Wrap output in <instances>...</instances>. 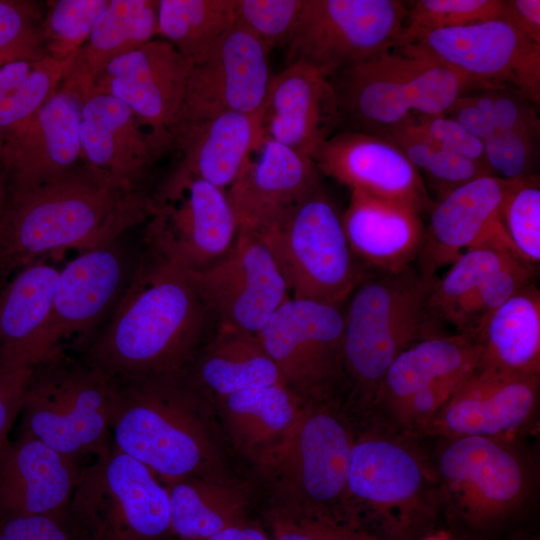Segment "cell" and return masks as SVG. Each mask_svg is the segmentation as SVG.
<instances>
[{"label":"cell","mask_w":540,"mask_h":540,"mask_svg":"<svg viewBox=\"0 0 540 540\" xmlns=\"http://www.w3.org/2000/svg\"><path fill=\"white\" fill-rule=\"evenodd\" d=\"M143 247L124 297L81 349L113 378L183 372L217 327L188 271Z\"/></svg>","instance_id":"1"},{"label":"cell","mask_w":540,"mask_h":540,"mask_svg":"<svg viewBox=\"0 0 540 540\" xmlns=\"http://www.w3.org/2000/svg\"><path fill=\"white\" fill-rule=\"evenodd\" d=\"M152 197L82 162L37 187L14 192L0 220V276L59 252L109 241L149 219Z\"/></svg>","instance_id":"2"},{"label":"cell","mask_w":540,"mask_h":540,"mask_svg":"<svg viewBox=\"0 0 540 540\" xmlns=\"http://www.w3.org/2000/svg\"><path fill=\"white\" fill-rule=\"evenodd\" d=\"M114 379L112 444L166 483L212 477L209 396L186 372Z\"/></svg>","instance_id":"3"},{"label":"cell","mask_w":540,"mask_h":540,"mask_svg":"<svg viewBox=\"0 0 540 540\" xmlns=\"http://www.w3.org/2000/svg\"><path fill=\"white\" fill-rule=\"evenodd\" d=\"M442 505L433 463L415 438L377 423L355 436L346 495L352 522L383 540H416Z\"/></svg>","instance_id":"4"},{"label":"cell","mask_w":540,"mask_h":540,"mask_svg":"<svg viewBox=\"0 0 540 540\" xmlns=\"http://www.w3.org/2000/svg\"><path fill=\"white\" fill-rule=\"evenodd\" d=\"M436 279L411 266L396 272L366 268L347 299L343 386L364 413L392 362L427 337L428 298Z\"/></svg>","instance_id":"5"},{"label":"cell","mask_w":540,"mask_h":540,"mask_svg":"<svg viewBox=\"0 0 540 540\" xmlns=\"http://www.w3.org/2000/svg\"><path fill=\"white\" fill-rule=\"evenodd\" d=\"M341 120L385 136L419 117L445 114L470 90L487 89L412 44L393 47L329 77Z\"/></svg>","instance_id":"6"},{"label":"cell","mask_w":540,"mask_h":540,"mask_svg":"<svg viewBox=\"0 0 540 540\" xmlns=\"http://www.w3.org/2000/svg\"><path fill=\"white\" fill-rule=\"evenodd\" d=\"M115 379L65 351L35 368L20 414V435L35 438L82 464L112 446Z\"/></svg>","instance_id":"7"},{"label":"cell","mask_w":540,"mask_h":540,"mask_svg":"<svg viewBox=\"0 0 540 540\" xmlns=\"http://www.w3.org/2000/svg\"><path fill=\"white\" fill-rule=\"evenodd\" d=\"M329 402L307 400L289 431L259 459L289 495V507L352 522L346 495L355 435Z\"/></svg>","instance_id":"8"},{"label":"cell","mask_w":540,"mask_h":540,"mask_svg":"<svg viewBox=\"0 0 540 540\" xmlns=\"http://www.w3.org/2000/svg\"><path fill=\"white\" fill-rule=\"evenodd\" d=\"M439 440L432 463L442 502L465 522L486 527L511 516L528 501L535 469L518 438Z\"/></svg>","instance_id":"9"},{"label":"cell","mask_w":540,"mask_h":540,"mask_svg":"<svg viewBox=\"0 0 540 540\" xmlns=\"http://www.w3.org/2000/svg\"><path fill=\"white\" fill-rule=\"evenodd\" d=\"M256 236L272 254L292 298L343 307L366 270L350 248L342 216L321 188Z\"/></svg>","instance_id":"10"},{"label":"cell","mask_w":540,"mask_h":540,"mask_svg":"<svg viewBox=\"0 0 540 540\" xmlns=\"http://www.w3.org/2000/svg\"><path fill=\"white\" fill-rule=\"evenodd\" d=\"M155 476L112 444L84 466L69 510L90 540H167L168 490Z\"/></svg>","instance_id":"11"},{"label":"cell","mask_w":540,"mask_h":540,"mask_svg":"<svg viewBox=\"0 0 540 540\" xmlns=\"http://www.w3.org/2000/svg\"><path fill=\"white\" fill-rule=\"evenodd\" d=\"M481 349L465 333L430 335L389 366L368 411L374 423L417 438L420 430L478 368Z\"/></svg>","instance_id":"12"},{"label":"cell","mask_w":540,"mask_h":540,"mask_svg":"<svg viewBox=\"0 0 540 540\" xmlns=\"http://www.w3.org/2000/svg\"><path fill=\"white\" fill-rule=\"evenodd\" d=\"M406 17L407 2L398 0H304L286 65L331 77L399 46Z\"/></svg>","instance_id":"13"},{"label":"cell","mask_w":540,"mask_h":540,"mask_svg":"<svg viewBox=\"0 0 540 540\" xmlns=\"http://www.w3.org/2000/svg\"><path fill=\"white\" fill-rule=\"evenodd\" d=\"M152 200L143 244L163 259L198 271L233 247L239 228L225 189L177 165Z\"/></svg>","instance_id":"14"},{"label":"cell","mask_w":540,"mask_h":540,"mask_svg":"<svg viewBox=\"0 0 540 540\" xmlns=\"http://www.w3.org/2000/svg\"><path fill=\"white\" fill-rule=\"evenodd\" d=\"M128 232L79 251L60 267L43 341L45 359L65 351L69 341L82 348L117 308L143 251Z\"/></svg>","instance_id":"15"},{"label":"cell","mask_w":540,"mask_h":540,"mask_svg":"<svg viewBox=\"0 0 540 540\" xmlns=\"http://www.w3.org/2000/svg\"><path fill=\"white\" fill-rule=\"evenodd\" d=\"M343 307L289 298L257 335L283 383L304 399L331 400L343 386Z\"/></svg>","instance_id":"16"},{"label":"cell","mask_w":540,"mask_h":540,"mask_svg":"<svg viewBox=\"0 0 540 540\" xmlns=\"http://www.w3.org/2000/svg\"><path fill=\"white\" fill-rule=\"evenodd\" d=\"M411 44L487 89L510 90L539 106L540 45L504 20L430 31Z\"/></svg>","instance_id":"17"},{"label":"cell","mask_w":540,"mask_h":540,"mask_svg":"<svg viewBox=\"0 0 540 540\" xmlns=\"http://www.w3.org/2000/svg\"><path fill=\"white\" fill-rule=\"evenodd\" d=\"M81 102L82 79L70 59L54 96L3 136L1 157L10 195L58 178L83 162L79 138Z\"/></svg>","instance_id":"18"},{"label":"cell","mask_w":540,"mask_h":540,"mask_svg":"<svg viewBox=\"0 0 540 540\" xmlns=\"http://www.w3.org/2000/svg\"><path fill=\"white\" fill-rule=\"evenodd\" d=\"M74 68L82 79L79 138L83 162L124 186L144 190L154 164L171 149L169 131L153 127L119 99L97 91L89 76Z\"/></svg>","instance_id":"19"},{"label":"cell","mask_w":540,"mask_h":540,"mask_svg":"<svg viewBox=\"0 0 540 540\" xmlns=\"http://www.w3.org/2000/svg\"><path fill=\"white\" fill-rule=\"evenodd\" d=\"M188 273L219 325L257 333L291 298L269 249L248 232H238L233 247L222 259Z\"/></svg>","instance_id":"20"},{"label":"cell","mask_w":540,"mask_h":540,"mask_svg":"<svg viewBox=\"0 0 540 540\" xmlns=\"http://www.w3.org/2000/svg\"><path fill=\"white\" fill-rule=\"evenodd\" d=\"M540 375L477 368L420 430L417 439L518 438L534 423Z\"/></svg>","instance_id":"21"},{"label":"cell","mask_w":540,"mask_h":540,"mask_svg":"<svg viewBox=\"0 0 540 540\" xmlns=\"http://www.w3.org/2000/svg\"><path fill=\"white\" fill-rule=\"evenodd\" d=\"M269 52L238 22L192 65L177 116L222 111L260 114L273 74Z\"/></svg>","instance_id":"22"},{"label":"cell","mask_w":540,"mask_h":540,"mask_svg":"<svg viewBox=\"0 0 540 540\" xmlns=\"http://www.w3.org/2000/svg\"><path fill=\"white\" fill-rule=\"evenodd\" d=\"M314 159L263 138L226 190L239 231L260 234L320 189Z\"/></svg>","instance_id":"23"},{"label":"cell","mask_w":540,"mask_h":540,"mask_svg":"<svg viewBox=\"0 0 540 540\" xmlns=\"http://www.w3.org/2000/svg\"><path fill=\"white\" fill-rule=\"evenodd\" d=\"M320 173L378 198L430 211L434 201L404 152L386 137L355 130L333 134L313 157Z\"/></svg>","instance_id":"24"},{"label":"cell","mask_w":540,"mask_h":540,"mask_svg":"<svg viewBox=\"0 0 540 540\" xmlns=\"http://www.w3.org/2000/svg\"><path fill=\"white\" fill-rule=\"evenodd\" d=\"M191 67L169 42L153 39L107 63L92 85L153 127L169 131L182 107Z\"/></svg>","instance_id":"25"},{"label":"cell","mask_w":540,"mask_h":540,"mask_svg":"<svg viewBox=\"0 0 540 540\" xmlns=\"http://www.w3.org/2000/svg\"><path fill=\"white\" fill-rule=\"evenodd\" d=\"M508 183L495 175L480 176L434 203L417 257L423 276L434 278L439 268L488 239L508 237L500 218Z\"/></svg>","instance_id":"26"},{"label":"cell","mask_w":540,"mask_h":540,"mask_svg":"<svg viewBox=\"0 0 540 540\" xmlns=\"http://www.w3.org/2000/svg\"><path fill=\"white\" fill-rule=\"evenodd\" d=\"M260 120L264 138L313 158L341 121L329 77L286 65L272 76Z\"/></svg>","instance_id":"27"},{"label":"cell","mask_w":540,"mask_h":540,"mask_svg":"<svg viewBox=\"0 0 540 540\" xmlns=\"http://www.w3.org/2000/svg\"><path fill=\"white\" fill-rule=\"evenodd\" d=\"M84 466L19 435L0 452V520L69 508Z\"/></svg>","instance_id":"28"},{"label":"cell","mask_w":540,"mask_h":540,"mask_svg":"<svg viewBox=\"0 0 540 540\" xmlns=\"http://www.w3.org/2000/svg\"><path fill=\"white\" fill-rule=\"evenodd\" d=\"M169 133L178 165L225 190L264 138L260 114L236 111L177 116Z\"/></svg>","instance_id":"29"},{"label":"cell","mask_w":540,"mask_h":540,"mask_svg":"<svg viewBox=\"0 0 540 540\" xmlns=\"http://www.w3.org/2000/svg\"><path fill=\"white\" fill-rule=\"evenodd\" d=\"M342 223L365 268L396 272L417 260L425 226L421 213L410 206L352 190Z\"/></svg>","instance_id":"30"},{"label":"cell","mask_w":540,"mask_h":540,"mask_svg":"<svg viewBox=\"0 0 540 540\" xmlns=\"http://www.w3.org/2000/svg\"><path fill=\"white\" fill-rule=\"evenodd\" d=\"M53 259L20 268L0 289V366H36L45 360L43 341L60 269Z\"/></svg>","instance_id":"31"},{"label":"cell","mask_w":540,"mask_h":540,"mask_svg":"<svg viewBox=\"0 0 540 540\" xmlns=\"http://www.w3.org/2000/svg\"><path fill=\"white\" fill-rule=\"evenodd\" d=\"M185 372L215 397L283 382L257 333L219 324Z\"/></svg>","instance_id":"32"},{"label":"cell","mask_w":540,"mask_h":540,"mask_svg":"<svg viewBox=\"0 0 540 540\" xmlns=\"http://www.w3.org/2000/svg\"><path fill=\"white\" fill-rule=\"evenodd\" d=\"M479 368L540 375V292L531 282L494 310L471 335Z\"/></svg>","instance_id":"33"},{"label":"cell","mask_w":540,"mask_h":540,"mask_svg":"<svg viewBox=\"0 0 540 540\" xmlns=\"http://www.w3.org/2000/svg\"><path fill=\"white\" fill-rule=\"evenodd\" d=\"M216 398L237 446L257 455L284 437L307 401L283 382Z\"/></svg>","instance_id":"34"},{"label":"cell","mask_w":540,"mask_h":540,"mask_svg":"<svg viewBox=\"0 0 540 540\" xmlns=\"http://www.w3.org/2000/svg\"><path fill=\"white\" fill-rule=\"evenodd\" d=\"M170 526L180 540H207L246 522V500L212 477H188L167 483Z\"/></svg>","instance_id":"35"},{"label":"cell","mask_w":540,"mask_h":540,"mask_svg":"<svg viewBox=\"0 0 540 540\" xmlns=\"http://www.w3.org/2000/svg\"><path fill=\"white\" fill-rule=\"evenodd\" d=\"M157 4L155 0H108L88 40L73 54L74 64L92 81L111 60L155 39Z\"/></svg>","instance_id":"36"},{"label":"cell","mask_w":540,"mask_h":540,"mask_svg":"<svg viewBox=\"0 0 540 540\" xmlns=\"http://www.w3.org/2000/svg\"><path fill=\"white\" fill-rule=\"evenodd\" d=\"M236 22V0H158L157 35L191 66Z\"/></svg>","instance_id":"37"},{"label":"cell","mask_w":540,"mask_h":540,"mask_svg":"<svg viewBox=\"0 0 540 540\" xmlns=\"http://www.w3.org/2000/svg\"><path fill=\"white\" fill-rule=\"evenodd\" d=\"M71 56L65 60L51 56L19 60L0 67V129L3 136L54 96Z\"/></svg>","instance_id":"38"},{"label":"cell","mask_w":540,"mask_h":540,"mask_svg":"<svg viewBox=\"0 0 540 540\" xmlns=\"http://www.w3.org/2000/svg\"><path fill=\"white\" fill-rule=\"evenodd\" d=\"M517 258L522 259L506 237H494L464 251L445 276L436 279L428 298L430 317L446 321L492 273Z\"/></svg>","instance_id":"39"},{"label":"cell","mask_w":540,"mask_h":540,"mask_svg":"<svg viewBox=\"0 0 540 540\" xmlns=\"http://www.w3.org/2000/svg\"><path fill=\"white\" fill-rule=\"evenodd\" d=\"M383 137L407 156L438 200L455 188L484 175L487 169L451 150L424 132L415 121Z\"/></svg>","instance_id":"40"},{"label":"cell","mask_w":540,"mask_h":540,"mask_svg":"<svg viewBox=\"0 0 540 540\" xmlns=\"http://www.w3.org/2000/svg\"><path fill=\"white\" fill-rule=\"evenodd\" d=\"M504 0H417L407 2L401 45L430 31L503 20Z\"/></svg>","instance_id":"41"},{"label":"cell","mask_w":540,"mask_h":540,"mask_svg":"<svg viewBox=\"0 0 540 540\" xmlns=\"http://www.w3.org/2000/svg\"><path fill=\"white\" fill-rule=\"evenodd\" d=\"M504 230L518 255L535 267L540 260V185L531 174L509 180L500 206Z\"/></svg>","instance_id":"42"},{"label":"cell","mask_w":540,"mask_h":540,"mask_svg":"<svg viewBox=\"0 0 540 540\" xmlns=\"http://www.w3.org/2000/svg\"><path fill=\"white\" fill-rule=\"evenodd\" d=\"M534 267L517 258L492 273L447 318L458 333L473 335L484 320L512 295L533 282Z\"/></svg>","instance_id":"43"},{"label":"cell","mask_w":540,"mask_h":540,"mask_svg":"<svg viewBox=\"0 0 540 540\" xmlns=\"http://www.w3.org/2000/svg\"><path fill=\"white\" fill-rule=\"evenodd\" d=\"M44 14L45 2L0 0V67L48 56Z\"/></svg>","instance_id":"44"},{"label":"cell","mask_w":540,"mask_h":540,"mask_svg":"<svg viewBox=\"0 0 540 540\" xmlns=\"http://www.w3.org/2000/svg\"><path fill=\"white\" fill-rule=\"evenodd\" d=\"M108 0H53L45 2L44 39L48 56L68 59L88 40Z\"/></svg>","instance_id":"45"},{"label":"cell","mask_w":540,"mask_h":540,"mask_svg":"<svg viewBox=\"0 0 540 540\" xmlns=\"http://www.w3.org/2000/svg\"><path fill=\"white\" fill-rule=\"evenodd\" d=\"M269 521L271 540H383L358 524L289 506L273 510Z\"/></svg>","instance_id":"46"},{"label":"cell","mask_w":540,"mask_h":540,"mask_svg":"<svg viewBox=\"0 0 540 540\" xmlns=\"http://www.w3.org/2000/svg\"><path fill=\"white\" fill-rule=\"evenodd\" d=\"M304 0H236V22L250 31L270 53L292 36Z\"/></svg>","instance_id":"47"},{"label":"cell","mask_w":540,"mask_h":540,"mask_svg":"<svg viewBox=\"0 0 540 540\" xmlns=\"http://www.w3.org/2000/svg\"><path fill=\"white\" fill-rule=\"evenodd\" d=\"M538 142L539 137L492 125L482 141L490 171L507 180L533 174Z\"/></svg>","instance_id":"48"},{"label":"cell","mask_w":540,"mask_h":540,"mask_svg":"<svg viewBox=\"0 0 540 540\" xmlns=\"http://www.w3.org/2000/svg\"><path fill=\"white\" fill-rule=\"evenodd\" d=\"M469 96L495 127L539 137L538 106L521 95L506 89H484Z\"/></svg>","instance_id":"49"},{"label":"cell","mask_w":540,"mask_h":540,"mask_svg":"<svg viewBox=\"0 0 540 540\" xmlns=\"http://www.w3.org/2000/svg\"><path fill=\"white\" fill-rule=\"evenodd\" d=\"M0 540H90L69 508L0 520Z\"/></svg>","instance_id":"50"},{"label":"cell","mask_w":540,"mask_h":540,"mask_svg":"<svg viewBox=\"0 0 540 540\" xmlns=\"http://www.w3.org/2000/svg\"><path fill=\"white\" fill-rule=\"evenodd\" d=\"M415 123L429 136L457 154L481 165L492 174L486 162L482 141L455 119L446 114H441L419 117L415 120Z\"/></svg>","instance_id":"51"},{"label":"cell","mask_w":540,"mask_h":540,"mask_svg":"<svg viewBox=\"0 0 540 540\" xmlns=\"http://www.w3.org/2000/svg\"><path fill=\"white\" fill-rule=\"evenodd\" d=\"M35 366H0V452L10 443L8 435L21 412Z\"/></svg>","instance_id":"52"},{"label":"cell","mask_w":540,"mask_h":540,"mask_svg":"<svg viewBox=\"0 0 540 540\" xmlns=\"http://www.w3.org/2000/svg\"><path fill=\"white\" fill-rule=\"evenodd\" d=\"M503 20L540 45L539 0H504Z\"/></svg>","instance_id":"53"},{"label":"cell","mask_w":540,"mask_h":540,"mask_svg":"<svg viewBox=\"0 0 540 540\" xmlns=\"http://www.w3.org/2000/svg\"><path fill=\"white\" fill-rule=\"evenodd\" d=\"M207 540H271L257 525L244 522L221 530Z\"/></svg>","instance_id":"54"},{"label":"cell","mask_w":540,"mask_h":540,"mask_svg":"<svg viewBox=\"0 0 540 540\" xmlns=\"http://www.w3.org/2000/svg\"><path fill=\"white\" fill-rule=\"evenodd\" d=\"M10 199V184L7 171L0 153V220Z\"/></svg>","instance_id":"55"},{"label":"cell","mask_w":540,"mask_h":540,"mask_svg":"<svg viewBox=\"0 0 540 540\" xmlns=\"http://www.w3.org/2000/svg\"><path fill=\"white\" fill-rule=\"evenodd\" d=\"M2 146H3V134H2L1 129H0V153H1V150H2Z\"/></svg>","instance_id":"56"}]
</instances>
